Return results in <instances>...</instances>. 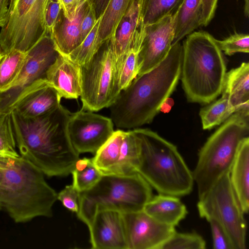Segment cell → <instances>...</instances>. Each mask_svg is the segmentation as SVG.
Wrapping results in <instances>:
<instances>
[{
  "label": "cell",
  "instance_id": "cell-25",
  "mask_svg": "<svg viewBox=\"0 0 249 249\" xmlns=\"http://www.w3.org/2000/svg\"><path fill=\"white\" fill-rule=\"evenodd\" d=\"M26 53L13 50L6 53L0 51V92L11 89L24 64Z\"/></svg>",
  "mask_w": 249,
  "mask_h": 249
},
{
  "label": "cell",
  "instance_id": "cell-34",
  "mask_svg": "<svg viewBox=\"0 0 249 249\" xmlns=\"http://www.w3.org/2000/svg\"><path fill=\"white\" fill-rule=\"evenodd\" d=\"M215 42L219 49L228 55H231L237 53H249L248 34L235 32L222 40L215 38Z\"/></svg>",
  "mask_w": 249,
  "mask_h": 249
},
{
  "label": "cell",
  "instance_id": "cell-15",
  "mask_svg": "<svg viewBox=\"0 0 249 249\" xmlns=\"http://www.w3.org/2000/svg\"><path fill=\"white\" fill-rule=\"evenodd\" d=\"M174 18L165 17L145 25L144 36L138 53V75L156 67L167 55L174 37Z\"/></svg>",
  "mask_w": 249,
  "mask_h": 249
},
{
  "label": "cell",
  "instance_id": "cell-30",
  "mask_svg": "<svg viewBox=\"0 0 249 249\" xmlns=\"http://www.w3.org/2000/svg\"><path fill=\"white\" fill-rule=\"evenodd\" d=\"M100 18L97 19L93 28L82 43L67 55L80 66L88 62L105 42L100 39L98 33Z\"/></svg>",
  "mask_w": 249,
  "mask_h": 249
},
{
  "label": "cell",
  "instance_id": "cell-14",
  "mask_svg": "<svg viewBox=\"0 0 249 249\" xmlns=\"http://www.w3.org/2000/svg\"><path fill=\"white\" fill-rule=\"evenodd\" d=\"M61 97L45 78H40L20 89L5 108L24 118H34L59 106Z\"/></svg>",
  "mask_w": 249,
  "mask_h": 249
},
{
  "label": "cell",
  "instance_id": "cell-42",
  "mask_svg": "<svg viewBox=\"0 0 249 249\" xmlns=\"http://www.w3.org/2000/svg\"><path fill=\"white\" fill-rule=\"evenodd\" d=\"M244 0V13L246 17L248 18L249 15V0Z\"/></svg>",
  "mask_w": 249,
  "mask_h": 249
},
{
  "label": "cell",
  "instance_id": "cell-29",
  "mask_svg": "<svg viewBox=\"0 0 249 249\" xmlns=\"http://www.w3.org/2000/svg\"><path fill=\"white\" fill-rule=\"evenodd\" d=\"M72 185L79 192L87 190L94 186L102 174L94 164L92 158L78 159L71 172Z\"/></svg>",
  "mask_w": 249,
  "mask_h": 249
},
{
  "label": "cell",
  "instance_id": "cell-12",
  "mask_svg": "<svg viewBox=\"0 0 249 249\" xmlns=\"http://www.w3.org/2000/svg\"><path fill=\"white\" fill-rule=\"evenodd\" d=\"M122 214L127 249H160L176 231L143 210Z\"/></svg>",
  "mask_w": 249,
  "mask_h": 249
},
{
  "label": "cell",
  "instance_id": "cell-6",
  "mask_svg": "<svg viewBox=\"0 0 249 249\" xmlns=\"http://www.w3.org/2000/svg\"><path fill=\"white\" fill-rule=\"evenodd\" d=\"M249 133V111H238L228 118L199 151L192 172L198 198L229 173L240 144Z\"/></svg>",
  "mask_w": 249,
  "mask_h": 249
},
{
  "label": "cell",
  "instance_id": "cell-26",
  "mask_svg": "<svg viewBox=\"0 0 249 249\" xmlns=\"http://www.w3.org/2000/svg\"><path fill=\"white\" fill-rule=\"evenodd\" d=\"M185 0H140L141 13L145 25L161 18L175 17Z\"/></svg>",
  "mask_w": 249,
  "mask_h": 249
},
{
  "label": "cell",
  "instance_id": "cell-3",
  "mask_svg": "<svg viewBox=\"0 0 249 249\" xmlns=\"http://www.w3.org/2000/svg\"><path fill=\"white\" fill-rule=\"evenodd\" d=\"M0 167L3 171L0 205L16 223L52 216L57 193L38 167L20 155L1 154Z\"/></svg>",
  "mask_w": 249,
  "mask_h": 249
},
{
  "label": "cell",
  "instance_id": "cell-33",
  "mask_svg": "<svg viewBox=\"0 0 249 249\" xmlns=\"http://www.w3.org/2000/svg\"><path fill=\"white\" fill-rule=\"evenodd\" d=\"M204 239L195 231L178 232L176 231L160 249H205Z\"/></svg>",
  "mask_w": 249,
  "mask_h": 249
},
{
  "label": "cell",
  "instance_id": "cell-5",
  "mask_svg": "<svg viewBox=\"0 0 249 249\" xmlns=\"http://www.w3.org/2000/svg\"><path fill=\"white\" fill-rule=\"evenodd\" d=\"M226 66L215 38L203 31L187 36L182 45L181 78L188 100L209 104L222 91Z\"/></svg>",
  "mask_w": 249,
  "mask_h": 249
},
{
  "label": "cell",
  "instance_id": "cell-41",
  "mask_svg": "<svg viewBox=\"0 0 249 249\" xmlns=\"http://www.w3.org/2000/svg\"><path fill=\"white\" fill-rule=\"evenodd\" d=\"M9 0H0V27L4 21L8 13Z\"/></svg>",
  "mask_w": 249,
  "mask_h": 249
},
{
  "label": "cell",
  "instance_id": "cell-4",
  "mask_svg": "<svg viewBox=\"0 0 249 249\" xmlns=\"http://www.w3.org/2000/svg\"><path fill=\"white\" fill-rule=\"evenodd\" d=\"M133 131L139 144L136 172L159 194L179 197L190 194L193 173L176 146L149 129Z\"/></svg>",
  "mask_w": 249,
  "mask_h": 249
},
{
  "label": "cell",
  "instance_id": "cell-35",
  "mask_svg": "<svg viewBox=\"0 0 249 249\" xmlns=\"http://www.w3.org/2000/svg\"><path fill=\"white\" fill-rule=\"evenodd\" d=\"M209 223L214 249H235L233 243L226 230L216 220L210 219Z\"/></svg>",
  "mask_w": 249,
  "mask_h": 249
},
{
  "label": "cell",
  "instance_id": "cell-19",
  "mask_svg": "<svg viewBox=\"0 0 249 249\" xmlns=\"http://www.w3.org/2000/svg\"><path fill=\"white\" fill-rule=\"evenodd\" d=\"M45 79L61 98L76 99L82 92L81 67L60 54L47 70Z\"/></svg>",
  "mask_w": 249,
  "mask_h": 249
},
{
  "label": "cell",
  "instance_id": "cell-39",
  "mask_svg": "<svg viewBox=\"0 0 249 249\" xmlns=\"http://www.w3.org/2000/svg\"><path fill=\"white\" fill-rule=\"evenodd\" d=\"M85 0H58L65 16L69 19L75 15L77 9Z\"/></svg>",
  "mask_w": 249,
  "mask_h": 249
},
{
  "label": "cell",
  "instance_id": "cell-9",
  "mask_svg": "<svg viewBox=\"0 0 249 249\" xmlns=\"http://www.w3.org/2000/svg\"><path fill=\"white\" fill-rule=\"evenodd\" d=\"M197 208L200 217L214 219L224 228L235 249H246L245 213L231 185L229 173L198 198Z\"/></svg>",
  "mask_w": 249,
  "mask_h": 249
},
{
  "label": "cell",
  "instance_id": "cell-13",
  "mask_svg": "<svg viewBox=\"0 0 249 249\" xmlns=\"http://www.w3.org/2000/svg\"><path fill=\"white\" fill-rule=\"evenodd\" d=\"M144 29L140 0H133L110 37L115 57L114 91L121 65L131 50L139 52Z\"/></svg>",
  "mask_w": 249,
  "mask_h": 249
},
{
  "label": "cell",
  "instance_id": "cell-28",
  "mask_svg": "<svg viewBox=\"0 0 249 249\" xmlns=\"http://www.w3.org/2000/svg\"><path fill=\"white\" fill-rule=\"evenodd\" d=\"M236 112L228 96L222 93L221 98L201 108L199 112L203 129H210L221 124Z\"/></svg>",
  "mask_w": 249,
  "mask_h": 249
},
{
  "label": "cell",
  "instance_id": "cell-22",
  "mask_svg": "<svg viewBox=\"0 0 249 249\" xmlns=\"http://www.w3.org/2000/svg\"><path fill=\"white\" fill-rule=\"evenodd\" d=\"M143 211L157 221L175 227L188 213L179 197L160 194L153 196Z\"/></svg>",
  "mask_w": 249,
  "mask_h": 249
},
{
  "label": "cell",
  "instance_id": "cell-38",
  "mask_svg": "<svg viewBox=\"0 0 249 249\" xmlns=\"http://www.w3.org/2000/svg\"><path fill=\"white\" fill-rule=\"evenodd\" d=\"M97 19L93 6L89 1V8L82 19L81 24V43L92 29Z\"/></svg>",
  "mask_w": 249,
  "mask_h": 249
},
{
  "label": "cell",
  "instance_id": "cell-1",
  "mask_svg": "<svg viewBox=\"0 0 249 249\" xmlns=\"http://www.w3.org/2000/svg\"><path fill=\"white\" fill-rule=\"evenodd\" d=\"M11 111L20 155L48 177L71 174L80 154L72 146L68 132L71 112L61 104L34 118H24Z\"/></svg>",
  "mask_w": 249,
  "mask_h": 249
},
{
  "label": "cell",
  "instance_id": "cell-7",
  "mask_svg": "<svg viewBox=\"0 0 249 249\" xmlns=\"http://www.w3.org/2000/svg\"><path fill=\"white\" fill-rule=\"evenodd\" d=\"M153 196L152 187L138 173L102 175L94 186L79 192L77 216L88 226L98 211L122 213L142 211Z\"/></svg>",
  "mask_w": 249,
  "mask_h": 249
},
{
  "label": "cell",
  "instance_id": "cell-8",
  "mask_svg": "<svg viewBox=\"0 0 249 249\" xmlns=\"http://www.w3.org/2000/svg\"><path fill=\"white\" fill-rule=\"evenodd\" d=\"M48 0H9L8 13L0 26V51L26 53L46 33L44 16Z\"/></svg>",
  "mask_w": 249,
  "mask_h": 249
},
{
  "label": "cell",
  "instance_id": "cell-17",
  "mask_svg": "<svg viewBox=\"0 0 249 249\" xmlns=\"http://www.w3.org/2000/svg\"><path fill=\"white\" fill-rule=\"evenodd\" d=\"M51 35L46 34L26 52L24 64L12 89H21L40 78L59 55Z\"/></svg>",
  "mask_w": 249,
  "mask_h": 249
},
{
  "label": "cell",
  "instance_id": "cell-31",
  "mask_svg": "<svg viewBox=\"0 0 249 249\" xmlns=\"http://www.w3.org/2000/svg\"><path fill=\"white\" fill-rule=\"evenodd\" d=\"M11 116V111L0 108V154L14 156L19 155Z\"/></svg>",
  "mask_w": 249,
  "mask_h": 249
},
{
  "label": "cell",
  "instance_id": "cell-45",
  "mask_svg": "<svg viewBox=\"0 0 249 249\" xmlns=\"http://www.w3.org/2000/svg\"><path fill=\"white\" fill-rule=\"evenodd\" d=\"M1 210V208L0 207V211Z\"/></svg>",
  "mask_w": 249,
  "mask_h": 249
},
{
  "label": "cell",
  "instance_id": "cell-27",
  "mask_svg": "<svg viewBox=\"0 0 249 249\" xmlns=\"http://www.w3.org/2000/svg\"><path fill=\"white\" fill-rule=\"evenodd\" d=\"M133 0H110L101 17L98 35L103 41L110 38Z\"/></svg>",
  "mask_w": 249,
  "mask_h": 249
},
{
  "label": "cell",
  "instance_id": "cell-43",
  "mask_svg": "<svg viewBox=\"0 0 249 249\" xmlns=\"http://www.w3.org/2000/svg\"><path fill=\"white\" fill-rule=\"evenodd\" d=\"M3 178V171L2 169L0 167V184L1 183Z\"/></svg>",
  "mask_w": 249,
  "mask_h": 249
},
{
  "label": "cell",
  "instance_id": "cell-40",
  "mask_svg": "<svg viewBox=\"0 0 249 249\" xmlns=\"http://www.w3.org/2000/svg\"><path fill=\"white\" fill-rule=\"evenodd\" d=\"M92 3L96 17L98 19L103 14L110 0H89Z\"/></svg>",
  "mask_w": 249,
  "mask_h": 249
},
{
  "label": "cell",
  "instance_id": "cell-23",
  "mask_svg": "<svg viewBox=\"0 0 249 249\" xmlns=\"http://www.w3.org/2000/svg\"><path fill=\"white\" fill-rule=\"evenodd\" d=\"M222 93L236 111H249V63L243 62L226 73Z\"/></svg>",
  "mask_w": 249,
  "mask_h": 249
},
{
  "label": "cell",
  "instance_id": "cell-18",
  "mask_svg": "<svg viewBox=\"0 0 249 249\" xmlns=\"http://www.w3.org/2000/svg\"><path fill=\"white\" fill-rule=\"evenodd\" d=\"M218 0H185L174 18L172 45L199 27L206 26L214 16Z\"/></svg>",
  "mask_w": 249,
  "mask_h": 249
},
{
  "label": "cell",
  "instance_id": "cell-37",
  "mask_svg": "<svg viewBox=\"0 0 249 249\" xmlns=\"http://www.w3.org/2000/svg\"><path fill=\"white\" fill-rule=\"evenodd\" d=\"M61 10L58 0H48L44 11V20L46 33L51 35L56 19Z\"/></svg>",
  "mask_w": 249,
  "mask_h": 249
},
{
  "label": "cell",
  "instance_id": "cell-36",
  "mask_svg": "<svg viewBox=\"0 0 249 249\" xmlns=\"http://www.w3.org/2000/svg\"><path fill=\"white\" fill-rule=\"evenodd\" d=\"M79 192L71 185H69L57 194V198L68 210L77 213L79 210Z\"/></svg>",
  "mask_w": 249,
  "mask_h": 249
},
{
  "label": "cell",
  "instance_id": "cell-11",
  "mask_svg": "<svg viewBox=\"0 0 249 249\" xmlns=\"http://www.w3.org/2000/svg\"><path fill=\"white\" fill-rule=\"evenodd\" d=\"M113 125L110 118L81 109L71 113L68 132L77 152L95 154L114 133Z\"/></svg>",
  "mask_w": 249,
  "mask_h": 249
},
{
  "label": "cell",
  "instance_id": "cell-20",
  "mask_svg": "<svg viewBox=\"0 0 249 249\" xmlns=\"http://www.w3.org/2000/svg\"><path fill=\"white\" fill-rule=\"evenodd\" d=\"M89 5L85 0L71 19L61 10L51 34L55 48L59 54L67 56L81 43V24Z\"/></svg>",
  "mask_w": 249,
  "mask_h": 249
},
{
  "label": "cell",
  "instance_id": "cell-16",
  "mask_svg": "<svg viewBox=\"0 0 249 249\" xmlns=\"http://www.w3.org/2000/svg\"><path fill=\"white\" fill-rule=\"evenodd\" d=\"M88 227L92 249H127L122 213L98 211Z\"/></svg>",
  "mask_w": 249,
  "mask_h": 249
},
{
  "label": "cell",
  "instance_id": "cell-32",
  "mask_svg": "<svg viewBox=\"0 0 249 249\" xmlns=\"http://www.w3.org/2000/svg\"><path fill=\"white\" fill-rule=\"evenodd\" d=\"M138 53L137 51L131 50L124 58L120 67L116 83V98L138 75Z\"/></svg>",
  "mask_w": 249,
  "mask_h": 249
},
{
  "label": "cell",
  "instance_id": "cell-21",
  "mask_svg": "<svg viewBox=\"0 0 249 249\" xmlns=\"http://www.w3.org/2000/svg\"><path fill=\"white\" fill-rule=\"evenodd\" d=\"M230 180L243 212L249 210V138L241 142L229 172Z\"/></svg>",
  "mask_w": 249,
  "mask_h": 249
},
{
  "label": "cell",
  "instance_id": "cell-24",
  "mask_svg": "<svg viewBox=\"0 0 249 249\" xmlns=\"http://www.w3.org/2000/svg\"><path fill=\"white\" fill-rule=\"evenodd\" d=\"M125 131H114L92 158L95 167L102 175H117L122 156L121 145Z\"/></svg>",
  "mask_w": 249,
  "mask_h": 249
},
{
  "label": "cell",
  "instance_id": "cell-2",
  "mask_svg": "<svg viewBox=\"0 0 249 249\" xmlns=\"http://www.w3.org/2000/svg\"><path fill=\"white\" fill-rule=\"evenodd\" d=\"M182 45H172L164 59L137 75L109 107L110 118L119 129H135L151 123L175 90L180 76Z\"/></svg>",
  "mask_w": 249,
  "mask_h": 249
},
{
  "label": "cell",
  "instance_id": "cell-10",
  "mask_svg": "<svg viewBox=\"0 0 249 249\" xmlns=\"http://www.w3.org/2000/svg\"><path fill=\"white\" fill-rule=\"evenodd\" d=\"M81 67L82 109L94 112L109 107L115 99V57L110 38Z\"/></svg>",
  "mask_w": 249,
  "mask_h": 249
},
{
  "label": "cell",
  "instance_id": "cell-44",
  "mask_svg": "<svg viewBox=\"0 0 249 249\" xmlns=\"http://www.w3.org/2000/svg\"><path fill=\"white\" fill-rule=\"evenodd\" d=\"M0 102H1V98H0Z\"/></svg>",
  "mask_w": 249,
  "mask_h": 249
}]
</instances>
